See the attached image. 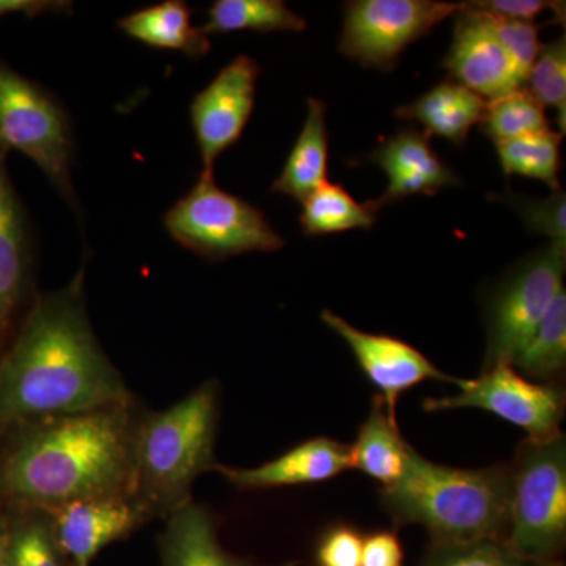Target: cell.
<instances>
[{
  "label": "cell",
  "mask_w": 566,
  "mask_h": 566,
  "mask_svg": "<svg viewBox=\"0 0 566 566\" xmlns=\"http://www.w3.org/2000/svg\"><path fill=\"white\" fill-rule=\"evenodd\" d=\"M133 401L93 334L82 266L69 285L33 297L0 354V434L44 417Z\"/></svg>",
  "instance_id": "cell-1"
},
{
  "label": "cell",
  "mask_w": 566,
  "mask_h": 566,
  "mask_svg": "<svg viewBox=\"0 0 566 566\" xmlns=\"http://www.w3.org/2000/svg\"><path fill=\"white\" fill-rule=\"evenodd\" d=\"M136 401L44 417L0 434V510L54 512L87 499L133 494Z\"/></svg>",
  "instance_id": "cell-2"
},
{
  "label": "cell",
  "mask_w": 566,
  "mask_h": 566,
  "mask_svg": "<svg viewBox=\"0 0 566 566\" xmlns=\"http://www.w3.org/2000/svg\"><path fill=\"white\" fill-rule=\"evenodd\" d=\"M509 501L510 465L455 469L415 449L403 476L381 490L394 523L422 526L433 543L505 539Z\"/></svg>",
  "instance_id": "cell-3"
},
{
  "label": "cell",
  "mask_w": 566,
  "mask_h": 566,
  "mask_svg": "<svg viewBox=\"0 0 566 566\" xmlns=\"http://www.w3.org/2000/svg\"><path fill=\"white\" fill-rule=\"evenodd\" d=\"M219 385L203 382L164 411L142 415L134 441L133 495L151 520L192 501V486L216 471Z\"/></svg>",
  "instance_id": "cell-4"
},
{
  "label": "cell",
  "mask_w": 566,
  "mask_h": 566,
  "mask_svg": "<svg viewBox=\"0 0 566 566\" xmlns=\"http://www.w3.org/2000/svg\"><path fill=\"white\" fill-rule=\"evenodd\" d=\"M504 542L539 564H562L566 543L565 436L527 441L510 465L509 527Z\"/></svg>",
  "instance_id": "cell-5"
},
{
  "label": "cell",
  "mask_w": 566,
  "mask_h": 566,
  "mask_svg": "<svg viewBox=\"0 0 566 566\" xmlns=\"http://www.w3.org/2000/svg\"><path fill=\"white\" fill-rule=\"evenodd\" d=\"M164 226L178 244L207 262L285 245L264 212L219 188L212 172L200 175L191 191L167 211Z\"/></svg>",
  "instance_id": "cell-6"
},
{
  "label": "cell",
  "mask_w": 566,
  "mask_h": 566,
  "mask_svg": "<svg viewBox=\"0 0 566 566\" xmlns=\"http://www.w3.org/2000/svg\"><path fill=\"white\" fill-rule=\"evenodd\" d=\"M0 145L32 159L63 199L77 207L71 180L74 139L69 112L50 91L0 61Z\"/></svg>",
  "instance_id": "cell-7"
},
{
  "label": "cell",
  "mask_w": 566,
  "mask_h": 566,
  "mask_svg": "<svg viewBox=\"0 0 566 566\" xmlns=\"http://www.w3.org/2000/svg\"><path fill=\"white\" fill-rule=\"evenodd\" d=\"M566 248L549 243L505 275L488 305L486 368L512 363L560 292Z\"/></svg>",
  "instance_id": "cell-8"
},
{
  "label": "cell",
  "mask_w": 566,
  "mask_h": 566,
  "mask_svg": "<svg viewBox=\"0 0 566 566\" xmlns=\"http://www.w3.org/2000/svg\"><path fill=\"white\" fill-rule=\"evenodd\" d=\"M461 7L438 0H354L345 6L340 52L365 69L392 71L409 44Z\"/></svg>",
  "instance_id": "cell-9"
},
{
  "label": "cell",
  "mask_w": 566,
  "mask_h": 566,
  "mask_svg": "<svg viewBox=\"0 0 566 566\" xmlns=\"http://www.w3.org/2000/svg\"><path fill=\"white\" fill-rule=\"evenodd\" d=\"M460 392L428 398L427 412L447 409H482L526 431L528 441L549 442L560 438L565 392L556 386L531 381L509 364L486 368L475 379H458Z\"/></svg>",
  "instance_id": "cell-10"
},
{
  "label": "cell",
  "mask_w": 566,
  "mask_h": 566,
  "mask_svg": "<svg viewBox=\"0 0 566 566\" xmlns=\"http://www.w3.org/2000/svg\"><path fill=\"white\" fill-rule=\"evenodd\" d=\"M260 73L259 63L249 55H238L192 99L191 125L203 172H212L222 153L243 136L255 107Z\"/></svg>",
  "instance_id": "cell-11"
},
{
  "label": "cell",
  "mask_w": 566,
  "mask_h": 566,
  "mask_svg": "<svg viewBox=\"0 0 566 566\" xmlns=\"http://www.w3.org/2000/svg\"><path fill=\"white\" fill-rule=\"evenodd\" d=\"M322 322L349 346L360 370L379 390L378 397L392 419H397L401 395L420 382L427 379L458 382V378L439 370L419 349L400 338L365 333L327 308L322 312Z\"/></svg>",
  "instance_id": "cell-12"
},
{
  "label": "cell",
  "mask_w": 566,
  "mask_h": 566,
  "mask_svg": "<svg viewBox=\"0 0 566 566\" xmlns=\"http://www.w3.org/2000/svg\"><path fill=\"white\" fill-rule=\"evenodd\" d=\"M7 155L0 145V354L36 296L31 223L10 180Z\"/></svg>",
  "instance_id": "cell-13"
},
{
  "label": "cell",
  "mask_w": 566,
  "mask_h": 566,
  "mask_svg": "<svg viewBox=\"0 0 566 566\" xmlns=\"http://www.w3.org/2000/svg\"><path fill=\"white\" fill-rule=\"evenodd\" d=\"M455 17L452 46L442 62L453 82L488 102L523 87L524 81L495 36L490 17L469 2Z\"/></svg>",
  "instance_id": "cell-14"
},
{
  "label": "cell",
  "mask_w": 566,
  "mask_h": 566,
  "mask_svg": "<svg viewBox=\"0 0 566 566\" xmlns=\"http://www.w3.org/2000/svg\"><path fill=\"white\" fill-rule=\"evenodd\" d=\"M51 516L55 538L73 566H91L112 543L128 538L151 521L133 494L73 502Z\"/></svg>",
  "instance_id": "cell-15"
},
{
  "label": "cell",
  "mask_w": 566,
  "mask_h": 566,
  "mask_svg": "<svg viewBox=\"0 0 566 566\" xmlns=\"http://www.w3.org/2000/svg\"><path fill=\"white\" fill-rule=\"evenodd\" d=\"M431 137L417 129L405 128L387 137L365 161L381 167L387 175V189L371 200L376 210L401 202L408 197L436 196L446 188L461 185L460 177L447 166L431 147Z\"/></svg>",
  "instance_id": "cell-16"
},
{
  "label": "cell",
  "mask_w": 566,
  "mask_h": 566,
  "mask_svg": "<svg viewBox=\"0 0 566 566\" xmlns=\"http://www.w3.org/2000/svg\"><path fill=\"white\" fill-rule=\"evenodd\" d=\"M348 469H352L349 446L329 438H315L256 468L218 464L214 472L238 490H271L326 482Z\"/></svg>",
  "instance_id": "cell-17"
},
{
  "label": "cell",
  "mask_w": 566,
  "mask_h": 566,
  "mask_svg": "<svg viewBox=\"0 0 566 566\" xmlns=\"http://www.w3.org/2000/svg\"><path fill=\"white\" fill-rule=\"evenodd\" d=\"M159 549L161 566H297V562L260 565L233 556L221 545L210 510L191 501L167 516Z\"/></svg>",
  "instance_id": "cell-18"
},
{
  "label": "cell",
  "mask_w": 566,
  "mask_h": 566,
  "mask_svg": "<svg viewBox=\"0 0 566 566\" xmlns=\"http://www.w3.org/2000/svg\"><path fill=\"white\" fill-rule=\"evenodd\" d=\"M486 99L453 81H444L415 102L395 111L401 120L419 123L428 136H439L463 147L469 133L482 125Z\"/></svg>",
  "instance_id": "cell-19"
},
{
  "label": "cell",
  "mask_w": 566,
  "mask_h": 566,
  "mask_svg": "<svg viewBox=\"0 0 566 566\" xmlns=\"http://www.w3.org/2000/svg\"><path fill=\"white\" fill-rule=\"evenodd\" d=\"M129 39L155 50L181 52L189 59L210 54L211 41L192 24V10L182 0H166L133 11L117 21Z\"/></svg>",
  "instance_id": "cell-20"
},
{
  "label": "cell",
  "mask_w": 566,
  "mask_h": 566,
  "mask_svg": "<svg viewBox=\"0 0 566 566\" xmlns=\"http://www.w3.org/2000/svg\"><path fill=\"white\" fill-rule=\"evenodd\" d=\"M352 450V469H359L382 488L392 486L403 476L412 447L398 430L397 419L387 412L381 398L371 403L370 415L360 424Z\"/></svg>",
  "instance_id": "cell-21"
},
{
  "label": "cell",
  "mask_w": 566,
  "mask_h": 566,
  "mask_svg": "<svg viewBox=\"0 0 566 566\" xmlns=\"http://www.w3.org/2000/svg\"><path fill=\"white\" fill-rule=\"evenodd\" d=\"M327 140L326 104L322 99H307V118L296 144L293 145L281 175L275 178L271 192L292 197L303 202L308 193L327 181Z\"/></svg>",
  "instance_id": "cell-22"
},
{
  "label": "cell",
  "mask_w": 566,
  "mask_h": 566,
  "mask_svg": "<svg viewBox=\"0 0 566 566\" xmlns=\"http://www.w3.org/2000/svg\"><path fill=\"white\" fill-rule=\"evenodd\" d=\"M199 29L208 39L241 31L304 32L307 21L282 0H216Z\"/></svg>",
  "instance_id": "cell-23"
},
{
  "label": "cell",
  "mask_w": 566,
  "mask_h": 566,
  "mask_svg": "<svg viewBox=\"0 0 566 566\" xmlns=\"http://www.w3.org/2000/svg\"><path fill=\"white\" fill-rule=\"evenodd\" d=\"M301 203V227L307 237H326L357 229L368 230L378 219V210L371 200L359 203L344 186L329 181H324Z\"/></svg>",
  "instance_id": "cell-24"
},
{
  "label": "cell",
  "mask_w": 566,
  "mask_h": 566,
  "mask_svg": "<svg viewBox=\"0 0 566 566\" xmlns=\"http://www.w3.org/2000/svg\"><path fill=\"white\" fill-rule=\"evenodd\" d=\"M2 512L7 523L9 566H73L55 538L51 512L40 509Z\"/></svg>",
  "instance_id": "cell-25"
},
{
  "label": "cell",
  "mask_w": 566,
  "mask_h": 566,
  "mask_svg": "<svg viewBox=\"0 0 566 566\" xmlns=\"http://www.w3.org/2000/svg\"><path fill=\"white\" fill-rule=\"evenodd\" d=\"M531 381H553L566 365V293L560 292L549 311L510 363Z\"/></svg>",
  "instance_id": "cell-26"
},
{
  "label": "cell",
  "mask_w": 566,
  "mask_h": 566,
  "mask_svg": "<svg viewBox=\"0 0 566 566\" xmlns=\"http://www.w3.org/2000/svg\"><path fill=\"white\" fill-rule=\"evenodd\" d=\"M562 136L547 128L545 132L526 134L515 139L495 142L499 164L506 177H527L545 182L551 191L560 188Z\"/></svg>",
  "instance_id": "cell-27"
},
{
  "label": "cell",
  "mask_w": 566,
  "mask_h": 566,
  "mask_svg": "<svg viewBox=\"0 0 566 566\" xmlns=\"http://www.w3.org/2000/svg\"><path fill=\"white\" fill-rule=\"evenodd\" d=\"M482 132L491 140L502 142L545 132L549 128L545 107L526 87L506 93L501 98L488 102Z\"/></svg>",
  "instance_id": "cell-28"
},
{
  "label": "cell",
  "mask_w": 566,
  "mask_h": 566,
  "mask_svg": "<svg viewBox=\"0 0 566 566\" xmlns=\"http://www.w3.org/2000/svg\"><path fill=\"white\" fill-rule=\"evenodd\" d=\"M419 566H562L539 564L515 553L504 539L431 543Z\"/></svg>",
  "instance_id": "cell-29"
},
{
  "label": "cell",
  "mask_w": 566,
  "mask_h": 566,
  "mask_svg": "<svg viewBox=\"0 0 566 566\" xmlns=\"http://www.w3.org/2000/svg\"><path fill=\"white\" fill-rule=\"evenodd\" d=\"M527 91L543 107H556L560 136L565 133L566 112V41L565 36L545 44L526 81Z\"/></svg>",
  "instance_id": "cell-30"
},
{
  "label": "cell",
  "mask_w": 566,
  "mask_h": 566,
  "mask_svg": "<svg viewBox=\"0 0 566 566\" xmlns=\"http://www.w3.org/2000/svg\"><path fill=\"white\" fill-rule=\"evenodd\" d=\"M512 205L532 233L549 238V243L566 248V196L564 189L553 192L547 199L534 200L517 193L499 197Z\"/></svg>",
  "instance_id": "cell-31"
},
{
  "label": "cell",
  "mask_w": 566,
  "mask_h": 566,
  "mask_svg": "<svg viewBox=\"0 0 566 566\" xmlns=\"http://www.w3.org/2000/svg\"><path fill=\"white\" fill-rule=\"evenodd\" d=\"M488 17H490L495 36L515 63L517 73L526 85L528 73H531L532 66L538 57V52L542 50L538 25L531 24V22L506 20V18L493 17V14H488Z\"/></svg>",
  "instance_id": "cell-32"
},
{
  "label": "cell",
  "mask_w": 566,
  "mask_h": 566,
  "mask_svg": "<svg viewBox=\"0 0 566 566\" xmlns=\"http://www.w3.org/2000/svg\"><path fill=\"white\" fill-rule=\"evenodd\" d=\"M364 535L340 524L327 528L315 549L316 566H360Z\"/></svg>",
  "instance_id": "cell-33"
},
{
  "label": "cell",
  "mask_w": 566,
  "mask_h": 566,
  "mask_svg": "<svg viewBox=\"0 0 566 566\" xmlns=\"http://www.w3.org/2000/svg\"><path fill=\"white\" fill-rule=\"evenodd\" d=\"M469 3L476 10L485 11L493 17L531 22V24H535L545 11H554L558 17H560V11L562 13L565 11V3L546 2V0H486V2Z\"/></svg>",
  "instance_id": "cell-34"
},
{
  "label": "cell",
  "mask_w": 566,
  "mask_h": 566,
  "mask_svg": "<svg viewBox=\"0 0 566 566\" xmlns=\"http://www.w3.org/2000/svg\"><path fill=\"white\" fill-rule=\"evenodd\" d=\"M360 566H403V547L390 531L364 536Z\"/></svg>",
  "instance_id": "cell-35"
},
{
  "label": "cell",
  "mask_w": 566,
  "mask_h": 566,
  "mask_svg": "<svg viewBox=\"0 0 566 566\" xmlns=\"http://www.w3.org/2000/svg\"><path fill=\"white\" fill-rule=\"evenodd\" d=\"M71 7H73L71 2H50V0H0V18L7 13H13V11H21L31 18L48 13V11L65 13L66 10H71Z\"/></svg>",
  "instance_id": "cell-36"
},
{
  "label": "cell",
  "mask_w": 566,
  "mask_h": 566,
  "mask_svg": "<svg viewBox=\"0 0 566 566\" xmlns=\"http://www.w3.org/2000/svg\"><path fill=\"white\" fill-rule=\"evenodd\" d=\"M0 566H9V560H7V523L2 510H0Z\"/></svg>",
  "instance_id": "cell-37"
}]
</instances>
